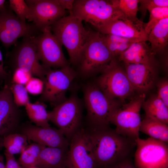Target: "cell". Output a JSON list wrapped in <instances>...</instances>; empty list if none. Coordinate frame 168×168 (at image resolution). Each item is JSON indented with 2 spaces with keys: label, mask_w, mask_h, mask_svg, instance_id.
I'll list each match as a JSON object with an SVG mask.
<instances>
[{
  "label": "cell",
  "mask_w": 168,
  "mask_h": 168,
  "mask_svg": "<svg viewBox=\"0 0 168 168\" xmlns=\"http://www.w3.org/2000/svg\"><path fill=\"white\" fill-rule=\"evenodd\" d=\"M85 130L87 144L97 168L133 156L135 140L119 134L114 129L89 127Z\"/></svg>",
  "instance_id": "1"
},
{
  "label": "cell",
  "mask_w": 168,
  "mask_h": 168,
  "mask_svg": "<svg viewBox=\"0 0 168 168\" xmlns=\"http://www.w3.org/2000/svg\"><path fill=\"white\" fill-rule=\"evenodd\" d=\"M80 18L69 14L56 21L50 26L52 33L66 48L70 64L78 65L90 34V29L84 27Z\"/></svg>",
  "instance_id": "2"
},
{
  "label": "cell",
  "mask_w": 168,
  "mask_h": 168,
  "mask_svg": "<svg viewBox=\"0 0 168 168\" xmlns=\"http://www.w3.org/2000/svg\"><path fill=\"white\" fill-rule=\"evenodd\" d=\"M83 91L89 127L98 129L110 127V117L123 104L108 98L94 82L86 84Z\"/></svg>",
  "instance_id": "3"
},
{
  "label": "cell",
  "mask_w": 168,
  "mask_h": 168,
  "mask_svg": "<svg viewBox=\"0 0 168 168\" xmlns=\"http://www.w3.org/2000/svg\"><path fill=\"white\" fill-rule=\"evenodd\" d=\"M113 59L101 34L90 29L88 40L78 65L79 74L88 78L101 73Z\"/></svg>",
  "instance_id": "4"
},
{
  "label": "cell",
  "mask_w": 168,
  "mask_h": 168,
  "mask_svg": "<svg viewBox=\"0 0 168 168\" xmlns=\"http://www.w3.org/2000/svg\"><path fill=\"white\" fill-rule=\"evenodd\" d=\"M94 82L108 98L123 104L126 99L133 97L134 91L125 69L116 58L112 60Z\"/></svg>",
  "instance_id": "5"
},
{
  "label": "cell",
  "mask_w": 168,
  "mask_h": 168,
  "mask_svg": "<svg viewBox=\"0 0 168 168\" xmlns=\"http://www.w3.org/2000/svg\"><path fill=\"white\" fill-rule=\"evenodd\" d=\"M69 14L87 22L97 29L124 14L110 0H74Z\"/></svg>",
  "instance_id": "6"
},
{
  "label": "cell",
  "mask_w": 168,
  "mask_h": 168,
  "mask_svg": "<svg viewBox=\"0 0 168 168\" xmlns=\"http://www.w3.org/2000/svg\"><path fill=\"white\" fill-rule=\"evenodd\" d=\"M77 74L70 65L59 68L49 69L38 101L49 103L54 107L64 101L67 99L66 93Z\"/></svg>",
  "instance_id": "7"
},
{
  "label": "cell",
  "mask_w": 168,
  "mask_h": 168,
  "mask_svg": "<svg viewBox=\"0 0 168 168\" xmlns=\"http://www.w3.org/2000/svg\"><path fill=\"white\" fill-rule=\"evenodd\" d=\"M48 113L49 121L62 131L70 142L81 127L82 105L80 100L76 94H72Z\"/></svg>",
  "instance_id": "8"
},
{
  "label": "cell",
  "mask_w": 168,
  "mask_h": 168,
  "mask_svg": "<svg viewBox=\"0 0 168 168\" xmlns=\"http://www.w3.org/2000/svg\"><path fill=\"white\" fill-rule=\"evenodd\" d=\"M35 36L23 37L14 45L11 51L7 53V56L13 71L19 68L28 72L43 82L49 69L44 67L38 59Z\"/></svg>",
  "instance_id": "9"
},
{
  "label": "cell",
  "mask_w": 168,
  "mask_h": 168,
  "mask_svg": "<svg viewBox=\"0 0 168 168\" xmlns=\"http://www.w3.org/2000/svg\"><path fill=\"white\" fill-rule=\"evenodd\" d=\"M145 98L143 93L134 96L114 113L110 122L115 126L117 133L134 140L139 137L140 111Z\"/></svg>",
  "instance_id": "10"
},
{
  "label": "cell",
  "mask_w": 168,
  "mask_h": 168,
  "mask_svg": "<svg viewBox=\"0 0 168 168\" xmlns=\"http://www.w3.org/2000/svg\"><path fill=\"white\" fill-rule=\"evenodd\" d=\"M134 164L136 168H168V145L149 137L135 140Z\"/></svg>",
  "instance_id": "11"
},
{
  "label": "cell",
  "mask_w": 168,
  "mask_h": 168,
  "mask_svg": "<svg viewBox=\"0 0 168 168\" xmlns=\"http://www.w3.org/2000/svg\"><path fill=\"white\" fill-rule=\"evenodd\" d=\"M38 59L48 69L61 68L70 64L63 52L62 45L52 33L50 27L34 38Z\"/></svg>",
  "instance_id": "12"
},
{
  "label": "cell",
  "mask_w": 168,
  "mask_h": 168,
  "mask_svg": "<svg viewBox=\"0 0 168 168\" xmlns=\"http://www.w3.org/2000/svg\"><path fill=\"white\" fill-rule=\"evenodd\" d=\"M42 32L33 22L21 21L8 7L0 10V41L6 49L21 37L36 36Z\"/></svg>",
  "instance_id": "13"
},
{
  "label": "cell",
  "mask_w": 168,
  "mask_h": 168,
  "mask_svg": "<svg viewBox=\"0 0 168 168\" xmlns=\"http://www.w3.org/2000/svg\"><path fill=\"white\" fill-rule=\"evenodd\" d=\"M10 83L0 91V136L17 133L21 124L22 113L15 103Z\"/></svg>",
  "instance_id": "14"
},
{
  "label": "cell",
  "mask_w": 168,
  "mask_h": 168,
  "mask_svg": "<svg viewBox=\"0 0 168 168\" xmlns=\"http://www.w3.org/2000/svg\"><path fill=\"white\" fill-rule=\"evenodd\" d=\"M17 133L25 135L28 140L45 147L68 148L69 145L61 130L50 126L39 127L27 122L20 125Z\"/></svg>",
  "instance_id": "15"
},
{
  "label": "cell",
  "mask_w": 168,
  "mask_h": 168,
  "mask_svg": "<svg viewBox=\"0 0 168 168\" xmlns=\"http://www.w3.org/2000/svg\"><path fill=\"white\" fill-rule=\"evenodd\" d=\"M25 1L31 10L33 23L41 32L66 16V10L61 6L57 0Z\"/></svg>",
  "instance_id": "16"
},
{
  "label": "cell",
  "mask_w": 168,
  "mask_h": 168,
  "mask_svg": "<svg viewBox=\"0 0 168 168\" xmlns=\"http://www.w3.org/2000/svg\"><path fill=\"white\" fill-rule=\"evenodd\" d=\"M67 166L69 168H96L87 144L85 129L81 127L69 142Z\"/></svg>",
  "instance_id": "17"
},
{
  "label": "cell",
  "mask_w": 168,
  "mask_h": 168,
  "mask_svg": "<svg viewBox=\"0 0 168 168\" xmlns=\"http://www.w3.org/2000/svg\"><path fill=\"white\" fill-rule=\"evenodd\" d=\"M144 24L137 17L131 18L123 15L96 29L102 34L115 35L146 41L147 35L145 30Z\"/></svg>",
  "instance_id": "18"
},
{
  "label": "cell",
  "mask_w": 168,
  "mask_h": 168,
  "mask_svg": "<svg viewBox=\"0 0 168 168\" xmlns=\"http://www.w3.org/2000/svg\"><path fill=\"white\" fill-rule=\"evenodd\" d=\"M124 63V69L134 91L144 93L152 88L157 75L155 61L145 63Z\"/></svg>",
  "instance_id": "19"
},
{
  "label": "cell",
  "mask_w": 168,
  "mask_h": 168,
  "mask_svg": "<svg viewBox=\"0 0 168 168\" xmlns=\"http://www.w3.org/2000/svg\"><path fill=\"white\" fill-rule=\"evenodd\" d=\"M119 61L128 63H145L155 61V55L146 41L134 43L118 57Z\"/></svg>",
  "instance_id": "20"
},
{
  "label": "cell",
  "mask_w": 168,
  "mask_h": 168,
  "mask_svg": "<svg viewBox=\"0 0 168 168\" xmlns=\"http://www.w3.org/2000/svg\"><path fill=\"white\" fill-rule=\"evenodd\" d=\"M68 149L45 147L40 152L35 166L40 168L66 167Z\"/></svg>",
  "instance_id": "21"
},
{
  "label": "cell",
  "mask_w": 168,
  "mask_h": 168,
  "mask_svg": "<svg viewBox=\"0 0 168 168\" xmlns=\"http://www.w3.org/2000/svg\"><path fill=\"white\" fill-rule=\"evenodd\" d=\"M147 40L155 55L164 51L168 42V18L161 20L154 25L147 34Z\"/></svg>",
  "instance_id": "22"
},
{
  "label": "cell",
  "mask_w": 168,
  "mask_h": 168,
  "mask_svg": "<svg viewBox=\"0 0 168 168\" xmlns=\"http://www.w3.org/2000/svg\"><path fill=\"white\" fill-rule=\"evenodd\" d=\"M145 116L168 124V107L156 95L151 96L142 106Z\"/></svg>",
  "instance_id": "23"
},
{
  "label": "cell",
  "mask_w": 168,
  "mask_h": 168,
  "mask_svg": "<svg viewBox=\"0 0 168 168\" xmlns=\"http://www.w3.org/2000/svg\"><path fill=\"white\" fill-rule=\"evenodd\" d=\"M139 131L150 137L168 143V124L145 116L141 121Z\"/></svg>",
  "instance_id": "24"
},
{
  "label": "cell",
  "mask_w": 168,
  "mask_h": 168,
  "mask_svg": "<svg viewBox=\"0 0 168 168\" xmlns=\"http://www.w3.org/2000/svg\"><path fill=\"white\" fill-rule=\"evenodd\" d=\"M25 106L27 114L31 122L39 127L50 126L48 111L44 103L37 101L32 103L29 102Z\"/></svg>",
  "instance_id": "25"
},
{
  "label": "cell",
  "mask_w": 168,
  "mask_h": 168,
  "mask_svg": "<svg viewBox=\"0 0 168 168\" xmlns=\"http://www.w3.org/2000/svg\"><path fill=\"white\" fill-rule=\"evenodd\" d=\"M28 139L24 134L16 133L3 136V145L4 152L14 155L21 154L28 145Z\"/></svg>",
  "instance_id": "26"
},
{
  "label": "cell",
  "mask_w": 168,
  "mask_h": 168,
  "mask_svg": "<svg viewBox=\"0 0 168 168\" xmlns=\"http://www.w3.org/2000/svg\"><path fill=\"white\" fill-rule=\"evenodd\" d=\"M45 147L35 142L27 145L20 154L19 163L23 168L35 166L40 152Z\"/></svg>",
  "instance_id": "27"
},
{
  "label": "cell",
  "mask_w": 168,
  "mask_h": 168,
  "mask_svg": "<svg viewBox=\"0 0 168 168\" xmlns=\"http://www.w3.org/2000/svg\"><path fill=\"white\" fill-rule=\"evenodd\" d=\"M112 4L126 17H136L139 0H111Z\"/></svg>",
  "instance_id": "28"
},
{
  "label": "cell",
  "mask_w": 168,
  "mask_h": 168,
  "mask_svg": "<svg viewBox=\"0 0 168 168\" xmlns=\"http://www.w3.org/2000/svg\"><path fill=\"white\" fill-rule=\"evenodd\" d=\"M9 8L14 12L20 19L23 22H26V19L32 21L31 10L25 1L9 0Z\"/></svg>",
  "instance_id": "29"
},
{
  "label": "cell",
  "mask_w": 168,
  "mask_h": 168,
  "mask_svg": "<svg viewBox=\"0 0 168 168\" xmlns=\"http://www.w3.org/2000/svg\"><path fill=\"white\" fill-rule=\"evenodd\" d=\"M10 87L14 102L17 106H25L30 102L28 92L23 85L10 82Z\"/></svg>",
  "instance_id": "30"
},
{
  "label": "cell",
  "mask_w": 168,
  "mask_h": 168,
  "mask_svg": "<svg viewBox=\"0 0 168 168\" xmlns=\"http://www.w3.org/2000/svg\"><path fill=\"white\" fill-rule=\"evenodd\" d=\"M148 11L150 13L148 21L144 24L145 30L147 35L159 21L168 18V7H156Z\"/></svg>",
  "instance_id": "31"
},
{
  "label": "cell",
  "mask_w": 168,
  "mask_h": 168,
  "mask_svg": "<svg viewBox=\"0 0 168 168\" xmlns=\"http://www.w3.org/2000/svg\"><path fill=\"white\" fill-rule=\"evenodd\" d=\"M139 3L140 6L138 7L142 14V17H144L147 11L156 7H168V0H141Z\"/></svg>",
  "instance_id": "32"
},
{
  "label": "cell",
  "mask_w": 168,
  "mask_h": 168,
  "mask_svg": "<svg viewBox=\"0 0 168 168\" xmlns=\"http://www.w3.org/2000/svg\"><path fill=\"white\" fill-rule=\"evenodd\" d=\"M25 86L27 92L31 94L37 95L42 93L44 82L38 77H32L25 85Z\"/></svg>",
  "instance_id": "33"
},
{
  "label": "cell",
  "mask_w": 168,
  "mask_h": 168,
  "mask_svg": "<svg viewBox=\"0 0 168 168\" xmlns=\"http://www.w3.org/2000/svg\"><path fill=\"white\" fill-rule=\"evenodd\" d=\"M32 76L28 72L19 68L16 69L13 71L10 82L25 85L32 77Z\"/></svg>",
  "instance_id": "34"
},
{
  "label": "cell",
  "mask_w": 168,
  "mask_h": 168,
  "mask_svg": "<svg viewBox=\"0 0 168 168\" xmlns=\"http://www.w3.org/2000/svg\"><path fill=\"white\" fill-rule=\"evenodd\" d=\"M157 96L168 107V82L163 80L158 83Z\"/></svg>",
  "instance_id": "35"
},
{
  "label": "cell",
  "mask_w": 168,
  "mask_h": 168,
  "mask_svg": "<svg viewBox=\"0 0 168 168\" xmlns=\"http://www.w3.org/2000/svg\"><path fill=\"white\" fill-rule=\"evenodd\" d=\"M133 156L128 157L112 164L99 168H136L134 164Z\"/></svg>",
  "instance_id": "36"
},
{
  "label": "cell",
  "mask_w": 168,
  "mask_h": 168,
  "mask_svg": "<svg viewBox=\"0 0 168 168\" xmlns=\"http://www.w3.org/2000/svg\"><path fill=\"white\" fill-rule=\"evenodd\" d=\"M6 168H23L16 160L14 155L4 152Z\"/></svg>",
  "instance_id": "37"
},
{
  "label": "cell",
  "mask_w": 168,
  "mask_h": 168,
  "mask_svg": "<svg viewBox=\"0 0 168 168\" xmlns=\"http://www.w3.org/2000/svg\"><path fill=\"white\" fill-rule=\"evenodd\" d=\"M59 4L63 9L68 10L69 12L72 10L74 0H57Z\"/></svg>",
  "instance_id": "38"
},
{
  "label": "cell",
  "mask_w": 168,
  "mask_h": 168,
  "mask_svg": "<svg viewBox=\"0 0 168 168\" xmlns=\"http://www.w3.org/2000/svg\"><path fill=\"white\" fill-rule=\"evenodd\" d=\"M8 76V74L5 70L4 67V62L2 55L0 50V78L1 79L6 80Z\"/></svg>",
  "instance_id": "39"
},
{
  "label": "cell",
  "mask_w": 168,
  "mask_h": 168,
  "mask_svg": "<svg viewBox=\"0 0 168 168\" xmlns=\"http://www.w3.org/2000/svg\"><path fill=\"white\" fill-rule=\"evenodd\" d=\"M0 168H6L3 156L0 154Z\"/></svg>",
  "instance_id": "40"
},
{
  "label": "cell",
  "mask_w": 168,
  "mask_h": 168,
  "mask_svg": "<svg viewBox=\"0 0 168 168\" xmlns=\"http://www.w3.org/2000/svg\"><path fill=\"white\" fill-rule=\"evenodd\" d=\"M5 0H0V10L4 9L6 6L5 5Z\"/></svg>",
  "instance_id": "41"
},
{
  "label": "cell",
  "mask_w": 168,
  "mask_h": 168,
  "mask_svg": "<svg viewBox=\"0 0 168 168\" xmlns=\"http://www.w3.org/2000/svg\"><path fill=\"white\" fill-rule=\"evenodd\" d=\"M3 136H0V151L3 147Z\"/></svg>",
  "instance_id": "42"
},
{
  "label": "cell",
  "mask_w": 168,
  "mask_h": 168,
  "mask_svg": "<svg viewBox=\"0 0 168 168\" xmlns=\"http://www.w3.org/2000/svg\"><path fill=\"white\" fill-rule=\"evenodd\" d=\"M26 168H40L36 166H31L28 167Z\"/></svg>",
  "instance_id": "43"
},
{
  "label": "cell",
  "mask_w": 168,
  "mask_h": 168,
  "mask_svg": "<svg viewBox=\"0 0 168 168\" xmlns=\"http://www.w3.org/2000/svg\"><path fill=\"white\" fill-rule=\"evenodd\" d=\"M63 168H69L68 167H67V166H66V167H64Z\"/></svg>",
  "instance_id": "44"
}]
</instances>
